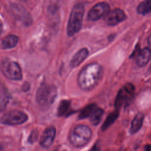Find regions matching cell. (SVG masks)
Wrapping results in <instances>:
<instances>
[{
	"label": "cell",
	"mask_w": 151,
	"mask_h": 151,
	"mask_svg": "<svg viewBox=\"0 0 151 151\" xmlns=\"http://www.w3.org/2000/svg\"><path fill=\"white\" fill-rule=\"evenodd\" d=\"M18 37L15 35H8L1 41V47L2 49H9L14 47L18 43Z\"/></svg>",
	"instance_id": "obj_14"
},
{
	"label": "cell",
	"mask_w": 151,
	"mask_h": 151,
	"mask_svg": "<svg viewBox=\"0 0 151 151\" xmlns=\"http://www.w3.org/2000/svg\"><path fill=\"white\" fill-rule=\"evenodd\" d=\"M110 10L109 5L105 2L97 3L89 11L87 15V19L91 21L99 20L104 17Z\"/></svg>",
	"instance_id": "obj_8"
},
{
	"label": "cell",
	"mask_w": 151,
	"mask_h": 151,
	"mask_svg": "<svg viewBox=\"0 0 151 151\" xmlns=\"http://www.w3.org/2000/svg\"><path fill=\"white\" fill-rule=\"evenodd\" d=\"M9 99V93L6 87L0 81V111L5 109L8 104Z\"/></svg>",
	"instance_id": "obj_15"
},
{
	"label": "cell",
	"mask_w": 151,
	"mask_h": 151,
	"mask_svg": "<svg viewBox=\"0 0 151 151\" xmlns=\"http://www.w3.org/2000/svg\"><path fill=\"white\" fill-rule=\"evenodd\" d=\"M84 14V7L81 4H77L73 6L67 26V33L68 36L75 35L81 29Z\"/></svg>",
	"instance_id": "obj_4"
},
{
	"label": "cell",
	"mask_w": 151,
	"mask_h": 151,
	"mask_svg": "<svg viewBox=\"0 0 151 151\" xmlns=\"http://www.w3.org/2000/svg\"><path fill=\"white\" fill-rule=\"evenodd\" d=\"M70 106V101L68 100H63L61 101L57 110V114L58 116H62L66 113Z\"/></svg>",
	"instance_id": "obj_20"
},
{
	"label": "cell",
	"mask_w": 151,
	"mask_h": 151,
	"mask_svg": "<svg viewBox=\"0 0 151 151\" xmlns=\"http://www.w3.org/2000/svg\"><path fill=\"white\" fill-rule=\"evenodd\" d=\"M148 42H149V45L151 46V34L150 35V36L148 38Z\"/></svg>",
	"instance_id": "obj_23"
},
{
	"label": "cell",
	"mask_w": 151,
	"mask_h": 151,
	"mask_svg": "<svg viewBox=\"0 0 151 151\" xmlns=\"http://www.w3.org/2000/svg\"><path fill=\"white\" fill-rule=\"evenodd\" d=\"M145 150L147 151H151V145H147L145 146Z\"/></svg>",
	"instance_id": "obj_22"
},
{
	"label": "cell",
	"mask_w": 151,
	"mask_h": 151,
	"mask_svg": "<svg viewBox=\"0 0 151 151\" xmlns=\"http://www.w3.org/2000/svg\"><path fill=\"white\" fill-rule=\"evenodd\" d=\"M151 58V50L148 47H145L140 50L136 58V62L139 67L145 66Z\"/></svg>",
	"instance_id": "obj_11"
},
{
	"label": "cell",
	"mask_w": 151,
	"mask_h": 151,
	"mask_svg": "<svg viewBox=\"0 0 151 151\" xmlns=\"http://www.w3.org/2000/svg\"><path fill=\"white\" fill-rule=\"evenodd\" d=\"M56 130L54 126H49L43 132L40 140V144L43 148H49L55 139Z\"/></svg>",
	"instance_id": "obj_10"
},
{
	"label": "cell",
	"mask_w": 151,
	"mask_h": 151,
	"mask_svg": "<svg viewBox=\"0 0 151 151\" xmlns=\"http://www.w3.org/2000/svg\"><path fill=\"white\" fill-rule=\"evenodd\" d=\"M92 136L90 128L84 124L75 126L69 134V140L71 144L76 147H81L87 145Z\"/></svg>",
	"instance_id": "obj_3"
},
{
	"label": "cell",
	"mask_w": 151,
	"mask_h": 151,
	"mask_svg": "<svg viewBox=\"0 0 151 151\" xmlns=\"http://www.w3.org/2000/svg\"><path fill=\"white\" fill-rule=\"evenodd\" d=\"M126 18L124 12L120 8H114L104 16L105 23L110 26L116 25L122 22Z\"/></svg>",
	"instance_id": "obj_9"
},
{
	"label": "cell",
	"mask_w": 151,
	"mask_h": 151,
	"mask_svg": "<svg viewBox=\"0 0 151 151\" xmlns=\"http://www.w3.org/2000/svg\"><path fill=\"white\" fill-rule=\"evenodd\" d=\"M137 12L140 15H146L151 12V0L142 1L137 7Z\"/></svg>",
	"instance_id": "obj_18"
},
{
	"label": "cell",
	"mask_w": 151,
	"mask_h": 151,
	"mask_svg": "<svg viewBox=\"0 0 151 151\" xmlns=\"http://www.w3.org/2000/svg\"><path fill=\"white\" fill-rule=\"evenodd\" d=\"M0 68L3 74L10 80H21L22 78L21 68L15 61L5 60L2 61Z\"/></svg>",
	"instance_id": "obj_5"
},
{
	"label": "cell",
	"mask_w": 151,
	"mask_h": 151,
	"mask_svg": "<svg viewBox=\"0 0 151 151\" xmlns=\"http://www.w3.org/2000/svg\"><path fill=\"white\" fill-rule=\"evenodd\" d=\"M88 54V51L86 48H83L79 50L72 57L70 61V66L73 68L78 66L87 58Z\"/></svg>",
	"instance_id": "obj_12"
},
{
	"label": "cell",
	"mask_w": 151,
	"mask_h": 151,
	"mask_svg": "<svg viewBox=\"0 0 151 151\" xmlns=\"http://www.w3.org/2000/svg\"><path fill=\"white\" fill-rule=\"evenodd\" d=\"M134 86L132 83H127L119 90L115 99L114 106L116 109H119L126 106L132 99L134 93Z\"/></svg>",
	"instance_id": "obj_6"
},
{
	"label": "cell",
	"mask_w": 151,
	"mask_h": 151,
	"mask_svg": "<svg viewBox=\"0 0 151 151\" xmlns=\"http://www.w3.org/2000/svg\"><path fill=\"white\" fill-rule=\"evenodd\" d=\"M119 111L117 109H116L115 110L110 113L104 122L103 125L101 126V130L103 131H105L106 130H107L111 124H113V123L119 117Z\"/></svg>",
	"instance_id": "obj_16"
},
{
	"label": "cell",
	"mask_w": 151,
	"mask_h": 151,
	"mask_svg": "<svg viewBox=\"0 0 151 151\" xmlns=\"http://www.w3.org/2000/svg\"><path fill=\"white\" fill-rule=\"evenodd\" d=\"M103 114L104 110L102 109L97 107L89 117L90 123L94 126L98 125L101 120Z\"/></svg>",
	"instance_id": "obj_17"
},
{
	"label": "cell",
	"mask_w": 151,
	"mask_h": 151,
	"mask_svg": "<svg viewBox=\"0 0 151 151\" xmlns=\"http://www.w3.org/2000/svg\"><path fill=\"white\" fill-rule=\"evenodd\" d=\"M144 119V114L142 113H138L133 118L129 130L130 134H133L137 133L141 128Z\"/></svg>",
	"instance_id": "obj_13"
},
{
	"label": "cell",
	"mask_w": 151,
	"mask_h": 151,
	"mask_svg": "<svg viewBox=\"0 0 151 151\" xmlns=\"http://www.w3.org/2000/svg\"><path fill=\"white\" fill-rule=\"evenodd\" d=\"M97 107V104L95 103H91L85 107H84L82 110L80 111L78 115L79 119H84L87 117H89L93 111L95 110V109Z\"/></svg>",
	"instance_id": "obj_19"
},
{
	"label": "cell",
	"mask_w": 151,
	"mask_h": 151,
	"mask_svg": "<svg viewBox=\"0 0 151 151\" xmlns=\"http://www.w3.org/2000/svg\"><path fill=\"white\" fill-rule=\"evenodd\" d=\"M28 119L27 115L18 110H14L5 113L1 119V122L6 125H17L22 124Z\"/></svg>",
	"instance_id": "obj_7"
},
{
	"label": "cell",
	"mask_w": 151,
	"mask_h": 151,
	"mask_svg": "<svg viewBox=\"0 0 151 151\" xmlns=\"http://www.w3.org/2000/svg\"><path fill=\"white\" fill-rule=\"evenodd\" d=\"M37 138V132H32L31 135L29 138V141L30 142H33Z\"/></svg>",
	"instance_id": "obj_21"
},
{
	"label": "cell",
	"mask_w": 151,
	"mask_h": 151,
	"mask_svg": "<svg viewBox=\"0 0 151 151\" xmlns=\"http://www.w3.org/2000/svg\"><path fill=\"white\" fill-rule=\"evenodd\" d=\"M57 95L56 87L46 83L42 84L38 88L36 99L38 106L42 110L48 109L54 103Z\"/></svg>",
	"instance_id": "obj_2"
},
{
	"label": "cell",
	"mask_w": 151,
	"mask_h": 151,
	"mask_svg": "<svg viewBox=\"0 0 151 151\" xmlns=\"http://www.w3.org/2000/svg\"><path fill=\"white\" fill-rule=\"evenodd\" d=\"M103 74L102 66L92 63L84 67L80 71L77 82L80 88L84 91L93 90L100 82Z\"/></svg>",
	"instance_id": "obj_1"
}]
</instances>
